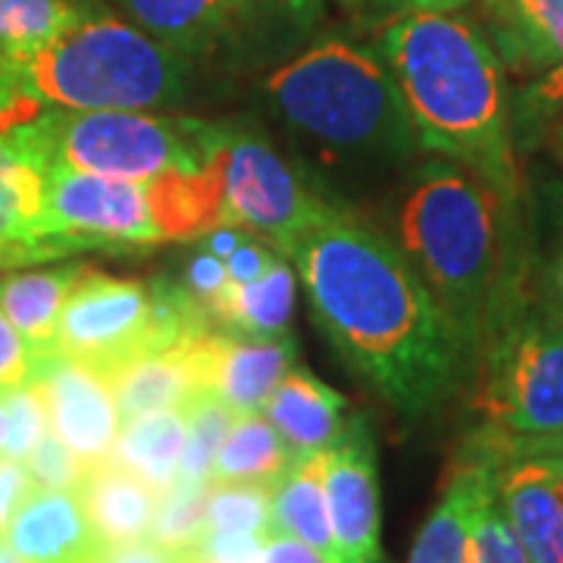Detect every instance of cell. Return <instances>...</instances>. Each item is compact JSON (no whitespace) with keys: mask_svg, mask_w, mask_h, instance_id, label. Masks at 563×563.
Here are the masks:
<instances>
[{"mask_svg":"<svg viewBox=\"0 0 563 563\" xmlns=\"http://www.w3.org/2000/svg\"><path fill=\"white\" fill-rule=\"evenodd\" d=\"M310 313L342 361L404 420L461 385L470 354L413 263L339 207L288 251Z\"/></svg>","mask_w":563,"mask_h":563,"instance_id":"cell-1","label":"cell"},{"mask_svg":"<svg viewBox=\"0 0 563 563\" xmlns=\"http://www.w3.org/2000/svg\"><path fill=\"white\" fill-rule=\"evenodd\" d=\"M376 54L401 88L422 151L470 169L501 198H517V163L504 66L473 22L404 13L385 25Z\"/></svg>","mask_w":563,"mask_h":563,"instance_id":"cell-2","label":"cell"},{"mask_svg":"<svg viewBox=\"0 0 563 563\" xmlns=\"http://www.w3.org/2000/svg\"><path fill=\"white\" fill-rule=\"evenodd\" d=\"M501 201L457 163H426L398 203V247L461 335L470 361L479 357L510 295Z\"/></svg>","mask_w":563,"mask_h":563,"instance_id":"cell-3","label":"cell"},{"mask_svg":"<svg viewBox=\"0 0 563 563\" xmlns=\"http://www.w3.org/2000/svg\"><path fill=\"white\" fill-rule=\"evenodd\" d=\"M263 101L325 161L395 163L420 147L401 88L376 51L325 38L276 66Z\"/></svg>","mask_w":563,"mask_h":563,"instance_id":"cell-4","label":"cell"},{"mask_svg":"<svg viewBox=\"0 0 563 563\" xmlns=\"http://www.w3.org/2000/svg\"><path fill=\"white\" fill-rule=\"evenodd\" d=\"M476 410L483 426L461 461L501 473L507 463L563 448V320L544 298L507 295L479 351Z\"/></svg>","mask_w":563,"mask_h":563,"instance_id":"cell-5","label":"cell"},{"mask_svg":"<svg viewBox=\"0 0 563 563\" xmlns=\"http://www.w3.org/2000/svg\"><path fill=\"white\" fill-rule=\"evenodd\" d=\"M0 129L47 169L147 181L173 169H203L220 151L222 122L139 110H60L13 98Z\"/></svg>","mask_w":563,"mask_h":563,"instance_id":"cell-6","label":"cell"},{"mask_svg":"<svg viewBox=\"0 0 563 563\" xmlns=\"http://www.w3.org/2000/svg\"><path fill=\"white\" fill-rule=\"evenodd\" d=\"M16 98L60 110H169L191 95L188 57L135 22L95 13L13 69Z\"/></svg>","mask_w":563,"mask_h":563,"instance_id":"cell-7","label":"cell"},{"mask_svg":"<svg viewBox=\"0 0 563 563\" xmlns=\"http://www.w3.org/2000/svg\"><path fill=\"white\" fill-rule=\"evenodd\" d=\"M220 173L222 225H242L285 254L335 210L295 163L242 125H222Z\"/></svg>","mask_w":563,"mask_h":563,"instance_id":"cell-8","label":"cell"},{"mask_svg":"<svg viewBox=\"0 0 563 563\" xmlns=\"http://www.w3.org/2000/svg\"><path fill=\"white\" fill-rule=\"evenodd\" d=\"M44 244L51 261L79 251L132 254L163 242L144 181L44 169Z\"/></svg>","mask_w":563,"mask_h":563,"instance_id":"cell-9","label":"cell"},{"mask_svg":"<svg viewBox=\"0 0 563 563\" xmlns=\"http://www.w3.org/2000/svg\"><path fill=\"white\" fill-rule=\"evenodd\" d=\"M154 351L151 282L120 279L85 266L63 303L54 354L85 363L110 379L125 363Z\"/></svg>","mask_w":563,"mask_h":563,"instance_id":"cell-10","label":"cell"},{"mask_svg":"<svg viewBox=\"0 0 563 563\" xmlns=\"http://www.w3.org/2000/svg\"><path fill=\"white\" fill-rule=\"evenodd\" d=\"M329 523L342 563H383L379 457L366 417H351L339 442L322 454Z\"/></svg>","mask_w":563,"mask_h":563,"instance_id":"cell-11","label":"cell"},{"mask_svg":"<svg viewBox=\"0 0 563 563\" xmlns=\"http://www.w3.org/2000/svg\"><path fill=\"white\" fill-rule=\"evenodd\" d=\"M32 379L44 391L51 432L85 466H98L107 461L120 435L122 417L113 388L101 373L63 354H51L35 361Z\"/></svg>","mask_w":563,"mask_h":563,"instance_id":"cell-12","label":"cell"},{"mask_svg":"<svg viewBox=\"0 0 563 563\" xmlns=\"http://www.w3.org/2000/svg\"><path fill=\"white\" fill-rule=\"evenodd\" d=\"M201 354L203 391L217 395L222 404L232 407V413H261L266 398L279 379L295 366V339H239L232 332H222L210 325L198 339Z\"/></svg>","mask_w":563,"mask_h":563,"instance_id":"cell-13","label":"cell"},{"mask_svg":"<svg viewBox=\"0 0 563 563\" xmlns=\"http://www.w3.org/2000/svg\"><path fill=\"white\" fill-rule=\"evenodd\" d=\"M3 536L22 563H101L107 551L76 492L35 488Z\"/></svg>","mask_w":563,"mask_h":563,"instance_id":"cell-14","label":"cell"},{"mask_svg":"<svg viewBox=\"0 0 563 563\" xmlns=\"http://www.w3.org/2000/svg\"><path fill=\"white\" fill-rule=\"evenodd\" d=\"M41 222L44 166L0 129V269L51 261Z\"/></svg>","mask_w":563,"mask_h":563,"instance_id":"cell-15","label":"cell"},{"mask_svg":"<svg viewBox=\"0 0 563 563\" xmlns=\"http://www.w3.org/2000/svg\"><path fill=\"white\" fill-rule=\"evenodd\" d=\"M344 410L347 401L335 388H329L301 366H291L266 398L261 413L276 426L291 461H298L322 454L339 442L347 426Z\"/></svg>","mask_w":563,"mask_h":563,"instance_id":"cell-16","label":"cell"},{"mask_svg":"<svg viewBox=\"0 0 563 563\" xmlns=\"http://www.w3.org/2000/svg\"><path fill=\"white\" fill-rule=\"evenodd\" d=\"M498 498L529 563H563V492L539 457L498 473Z\"/></svg>","mask_w":563,"mask_h":563,"instance_id":"cell-17","label":"cell"},{"mask_svg":"<svg viewBox=\"0 0 563 563\" xmlns=\"http://www.w3.org/2000/svg\"><path fill=\"white\" fill-rule=\"evenodd\" d=\"M198 339H201V332L173 344V347L144 354L139 361L125 363L107 379L113 388L122 422L144 417V413H157V410H181L195 395H201L203 383Z\"/></svg>","mask_w":563,"mask_h":563,"instance_id":"cell-18","label":"cell"},{"mask_svg":"<svg viewBox=\"0 0 563 563\" xmlns=\"http://www.w3.org/2000/svg\"><path fill=\"white\" fill-rule=\"evenodd\" d=\"M129 22L181 57L213 54L244 32L242 0H117Z\"/></svg>","mask_w":563,"mask_h":563,"instance_id":"cell-19","label":"cell"},{"mask_svg":"<svg viewBox=\"0 0 563 563\" xmlns=\"http://www.w3.org/2000/svg\"><path fill=\"white\" fill-rule=\"evenodd\" d=\"M501 66L542 76L563 66V0H483Z\"/></svg>","mask_w":563,"mask_h":563,"instance_id":"cell-20","label":"cell"},{"mask_svg":"<svg viewBox=\"0 0 563 563\" xmlns=\"http://www.w3.org/2000/svg\"><path fill=\"white\" fill-rule=\"evenodd\" d=\"M498 485V470L457 461L439 504L420 526L407 563H473V517L485 495Z\"/></svg>","mask_w":563,"mask_h":563,"instance_id":"cell-21","label":"cell"},{"mask_svg":"<svg viewBox=\"0 0 563 563\" xmlns=\"http://www.w3.org/2000/svg\"><path fill=\"white\" fill-rule=\"evenodd\" d=\"M81 273L85 263H60L51 269L0 276V313L13 322V329L29 344L35 361L54 354V335H57L63 303Z\"/></svg>","mask_w":563,"mask_h":563,"instance_id":"cell-22","label":"cell"},{"mask_svg":"<svg viewBox=\"0 0 563 563\" xmlns=\"http://www.w3.org/2000/svg\"><path fill=\"white\" fill-rule=\"evenodd\" d=\"M207 313L217 329L239 339H285L295 313V273L288 263L276 261L261 279L247 285L225 282L220 295L207 303Z\"/></svg>","mask_w":563,"mask_h":563,"instance_id":"cell-23","label":"cell"},{"mask_svg":"<svg viewBox=\"0 0 563 563\" xmlns=\"http://www.w3.org/2000/svg\"><path fill=\"white\" fill-rule=\"evenodd\" d=\"M76 495L103 544L139 542L151 536L157 492L139 476L103 461L85 470Z\"/></svg>","mask_w":563,"mask_h":563,"instance_id":"cell-24","label":"cell"},{"mask_svg":"<svg viewBox=\"0 0 563 563\" xmlns=\"http://www.w3.org/2000/svg\"><path fill=\"white\" fill-rule=\"evenodd\" d=\"M322 454L291 461L288 470L273 483L269 488L273 492L269 529L285 532V536L322 551L325 558L339 561L335 536H332V523H329L325 485H322Z\"/></svg>","mask_w":563,"mask_h":563,"instance_id":"cell-25","label":"cell"},{"mask_svg":"<svg viewBox=\"0 0 563 563\" xmlns=\"http://www.w3.org/2000/svg\"><path fill=\"white\" fill-rule=\"evenodd\" d=\"M181 448H185V410H157L122 422L107 461L139 476L154 492H163L179 476Z\"/></svg>","mask_w":563,"mask_h":563,"instance_id":"cell-26","label":"cell"},{"mask_svg":"<svg viewBox=\"0 0 563 563\" xmlns=\"http://www.w3.org/2000/svg\"><path fill=\"white\" fill-rule=\"evenodd\" d=\"M95 13V0H0V60L10 69L35 60Z\"/></svg>","mask_w":563,"mask_h":563,"instance_id":"cell-27","label":"cell"},{"mask_svg":"<svg viewBox=\"0 0 563 563\" xmlns=\"http://www.w3.org/2000/svg\"><path fill=\"white\" fill-rule=\"evenodd\" d=\"M291 454L263 413L235 417L220 454L210 470V483L273 485L288 470Z\"/></svg>","mask_w":563,"mask_h":563,"instance_id":"cell-28","label":"cell"},{"mask_svg":"<svg viewBox=\"0 0 563 563\" xmlns=\"http://www.w3.org/2000/svg\"><path fill=\"white\" fill-rule=\"evenodd\" d=\"M510 132L523 147H542L563 166V66L536 76L520 91Z\"/></svg>","mask_w":563,"mask_h":563,"instance_id":"cell-29","label":"cell"},{"mask_svg":"<svg viewBox=\"0 0 563 563\" xmlns=\"http://www.w3.org/2000/svg\"><path fill=\"white\" fill-rule=\"evenodd\" d=\"M181 410H185V448H181L179 476L195 483H210L213 461L239 413H232V407L210 391L195 395Z\"/></svg>","mask_w":563,"mask_h":563,"instance_id":"cell-30","label":"cell"},{"mask_svg":"<svg viewBox=\"0 0 563 563\" xmlns=\"http://www.w3.org/2000/svg\"><path fill=\"white\" fill-rule=\"evenodd\" d=\"M207 485L210 483L176 476L163 492H157V510H154V526L147 539H154L176 554L195 551L207 532V517H203Z\"/></svg>","mask_w":563,"mask_h":563,"instance_id":"cell-31","label":"cell"},{"mask_svg":"<svg viewBox=\"0 0 563 563\" xmlns=\"http://www.w3.org/2000/svg\"><path fill=\"white\" fill-rule=\"evenodd\" d=\"M273 485L257 483H210L207 485V532L220 536H266Z\"/></svg>","mask_w":563,"mask_h":563,"instance_id":"cell-32","label":"cell"},{"mask_svg":"<svg viewBox=\"0 0 563 563\" xmlns=\"http://www.w3.org/2000/svg\"><path fill=\"white\" fill-rule=\"evenodd\" d=\"M0 398H3V448H0V454L22 463L32 454V448L51 432L44 391L32 379V383L16 385L10 391H0Z\"/></svg>","mask_w":563,"mask_h":563,"instance_id":"cell-33","label":"cell"},{"mask_svg":"<svg viewBox=\"0 0 563 563\" xmlns=\"http://www.w3.org/2000/svg\"><path fill=\"white\" fill-rule=\"evenodd\" d=\"M473 563H529L523 544L504 514L498 485L479 501L473 517Z\"/></svg>","mask_w":563,"mask_h":563,"instance_id":"cell-34","label":"cell"},{"mask_svg":"<svg viewBox=\"0 0 563 563\" xmlns=\"http://www.w3.org/2000/svg\"><path fill=\"white\" fill-rule=\"evenodd\" d=\"M22 463L32 485L41 492H76L88 470L54 432H47Z\"/></svg>","mask_w":563,"mask_h":563,"instance_id":"cell-35","label":"cell"},{"mask_svg":"<svg viewBox=\"0 0 563 563\" xmlns=\"http://www.w3.org/2000/svg\"><path fill=\"white\" fill-rule=\"evenodd\" d=\"M244 29H276L303 35L317 29L325 13V0H242Z\"/></svg>","mask_w":563,"mask_h":563,"instance_id":"cell-36","label":"cell"},{"mask_svg":"<svg viewBox=\"0 0 563 563\" xmlns=\"http://www.w3.org/2000/svg\"><path fill=\"white\" fill-rule=\"evenodd\" d=\"M35 376V357L13 322L0 313V391H10L16 385L32 383Z\"/></svg>","mask_w":563,"mask_h":563,"instance_id":"cell-37","label":"cell"},{"mask_svg":"<svg viewBox=\"0 0 563 563\" xmlns=\"http://www.w3.org/2000/svg\"><path fill=\"white\" fill-rule=\"evenodd\" d=\"M279 261V254L269 247V244H261V235H247L225 261V273H229V282L232 285H247V282L261 279L263 273Z\"/></svg>","mask_w":563,"mask_h":563,"instance_id":"cell-38","label":"cell"},{"mask_svg":"<svg viewBox=\"0 0 563 563\" xmlns=\"http://www.w3.org/2000/svg\"><path fill=\"white\" fill-rule=\"evenodd\" d=\"M261 536H220V532H203V539L195 548V554L210 558V561L217 563H261Z\"/></svg>","mask_w":563,"mask_h":563,"instance_id":"cell-39","label":"cell"},{"mask_svg":"<svg viewBox=\"0 0 563 563\" xmlns=\"http://www.w3.org/2000/svg\"><path fill=\"white\" fill-rule=\"evenodd\" d=\"M229 282V273H225V263L213 254H207L198 247V254L188 261V269H185V288L198 298V301L210 303Z\"/></svg>","mask_w":563,"mask_h":563,"instance_id":"cell-40","label":"cell"},{"mask_svg":"<svg viewBox=\"0 0 563 563\" xmlns=\"http://www.w3.org/2000/svg\"><path fill=\"white\" fill-rule=\"evenodd\" d=\"M32 492H35V485L25 473V463L10 461L0 454V532L10 526V520L16 517V510Z\"/></svg>","mask_w":563,"mask_h":563,"instance_id":"cell-41","label":"cell"},{"mask_svg":"<svg viewBox=\"0 0 563 563\" xmlns=\"http://www.w3.org/2000/svg\"><path fill=\"white\" fill-rule=\"evenodd\" d=\"M261 563H339L332 558H325L322 551L310 548V544L298 542L285 532H276L269 529L263 536V548H261Z\"/></svg>","mask_w":563,"mask_h":563,"instance_id":"cell-42","label":"cell"},{"mask_svg":"<svg viewBox=\"0 0 563 563\" xmlns=\"http://www.w3.org/2000/svg\"><path fill=\"white\" fill-rule=\"evenodd\" d=\"M181 554L163 548L154 539H139V542L107 544L101 563H179Z\"/></svg>","mask_w":563,"mask_h":563,"instance_id":"cell-43","label":"cell"},{"mask_svg":"<svg viewBox=\"0 0 563 563\" xmlns=\"http://www.w3.org/2000/svg\"><path fill=\"white\" fill-rule=\"evenodd\" d=\"M548 301L561 313L563 320V232L561 242L554 247V261H551V273H548Z\"/></svg>","mask_w":563,"mask_h":563,"instance_id":"cell-44","label":"cell"},{"mask_svg":"<svg viewBox=\"0 0 563 563\" xmlns=\"http://www.w3.org/2000/svg\"><path fill=\"white\" fill-rule=\"evenodd\" d=\"M470 0H404V7L410 13H454L463 10Z\"/></svg>","mask_w":563,"mask_h":563,"instance_id":"cell-45","label":"cell"},{"mask_svg":"<svg viewBox=\"0 0 563 563\" xmlns=\"http://www.w3.org/2000/svg\"><path fill=\"white\" fill-rule=\"evenodd\" d=\"M16 98V85H13V69L7 66V63L0 60V110L7 107V103Z\"/></svg>","mask_w":563,"mask_h":563,"instance_id":"cell-46","label":"cell"},{"mask_svg":"<svg viewBox=\"0 0 563 563\" xmlns=\"http://www.w3.org/2000/svg\"><path fill=\"white\" fill-rule=\"evenodd\" d=\"M539 461L551 470V476L558 479V485H561V492H563V448L561 451H551V454H542Z\"/></svg>","mask_w":563,"mask_h":563,"instance_id":"cell-47","label":"cell"},{"mask_svg":"<svg viewBox=\"0 0 563 563\" xmlns=\"http://www.w3.org/2000/svg\"><path fill=\"white\" fill-rule=\"evenodd\" d=\"M0 563H22V558L13 551V544L7 542L3 532H0Z\"/></svg>","mask_w":563,"mask_h":563,"instance_id":"cell-48","label":"cell"},{"mask_svg":"<svg viewBox=\"0 0 563 563\" xmlns=\"http://www.w3.org/2000/svg\"><path fill=\"white\" fill-rule=\"evenodd\" d=\"M179 563H217V561H210V558H201V554H181V561Z\"/></svg>","mask_w":563,"mask_h":563,"instance_id":"cell-49","label":"cell"},{"mask_svg":"<svg viewBox=\"0 0 563 563\" xmlns=\"http://www.w3.org/2000/svg\"><path fill=\"white\" fill-rule=\"evenodd\" d=\"M0 448H3V398H0Z\"/></svg>","mask_w":563,"mask_h":563,"instance_id":"cell-50","label":"cell"},{"mask_svg":"<svg viewBox=\"0 0 563 563\" xmlns=\"http://www.w3.org/2000/svg\"><path fill=\"white\" fill-rule=\"evenodd\" d=\"M347 3H357V0H347Z\"/></svg>","mask_w":563,"mask_h":563,"instance_id":"cell-51","label":"cell"}]
</instances>
